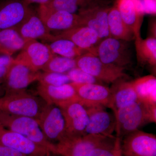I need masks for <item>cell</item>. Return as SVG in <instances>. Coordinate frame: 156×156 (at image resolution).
Segmentation results:
<instances>
[{"label": "cell", "instance_id": "1f68e13d", "mask_svg": "<svg viewBox=\"0 0 156 156\" xmlns=\"http://www.w3.org/2000/svg\"><path fill=\"white\" fill-rule=\"evenodd\" d=\"M71 83L79 84H101V82L78 67L74 68L66 73Z\"/></svg>", "mask_w": 156, "mask_h": 156}, {"label": "cell", "instance_id": "44dd1931", "mask_svg": "<svg viewBox=\"0 0 156 156\" xmlns=\"http://www.w3.org/2000/svg\"><path fill=\"white\" fill-rule=\"evenodd\" d=\"M56 39L71 41L81 49L92 52L101 41L95 31L86 26H79L58 32L55 34Z\"/></svg>", "mask_w": 156, "mask_h": 156}, {"label": "cell", "instance_id": "9c48e42d", "mask_svg": "<svg viewBox=\"0 0 156 156\" xmlns=\"http://www.w3.org/2000/svg\"><path fill=\"white\" fill-rule=\"evenodd\" d=\"M121 149L124 156H156V135L136 130L122 138Z\"/></svg>", "mask_w": 156, "mask_h": 156}, {"label": "cell", "instance_id": "74e56055", "mask_svg": "<svg viewBox=\"0 0 156 156\" xmlns=\"http://www.w3.org/2000/svg\"><path fill=\"white\" fill-rule=\"evenodd\" d=\"M4 128V126H2V123H1V122H0V128Z\"/></svg>", "mask_w": 156, "mask_h": 156}, {"label": "cell", "instance_id": "277c9868", "mask_svg": "<svg viewBox=\"0 0 156 156\" xmlns=\"http://www.w3.org/2000/svg\"><path fill=\"white\" fill-rule=\"evenodd\" d=\"M129 42L108 37L101 40L90 53L104 63L125 69L132 62Z\"/></svg>", "mask_w": 156, "mask_h": 156}, {"label": "cell", "instance_id": "3957f363", "mask_svg": "<svg viewBox=\"0 0 156 156\" xmlns=\"http://www.w3.org/2000/svg\"><path fill=\"white\" fill-rule=\"evenodd\" d=\"M44 105L25 90L6 92L0 98V111L15 115L37 119Z\"/></svg>", "mask_w": 156, "mask_h": 156}, {"label": "cell", "instance_id": "6da1fadb", "mask_svg": "<svg viewBox=\"0 0 156 156\" xmlns=\"http://www.w3.org/2000/svg\"><path fill=\"white\" fill-rule=\"evenodd\" d=\"M117 136L122 139L148 123H156V105H147L139 101L121 108L114 114Z\"/></svg>", "mask_w": 156, "mask_h": 156}, {"label": "cell", "instance_id": "ba28073f", "mask_svg": "<svg viewBox=\"0 0 156 156\" xmlns=\"http://www.w3.org/2000/svg\"><path fill=\"white\" fill-rule=\"evenodd\" d=\"M36 119L42 132L50 142H58L65 137V121L59 107L46 103Z\"/></svg>", "mask_w": 156, "mask_h": 156}, {"label": "cell", "instance_id": "e575fe53", "mask_svg": "<svg viewBox=\"0 0 156 156\" xmlns=\"http://www.w3.org/2000/svg\"><path fill=\"white\" fill-rule=\"evenodd\" d=\"M0 156H26L13 149L0 145Z\"/></svg>", "mask_w": 156, "mask_h": 156}, {"label": "cell", "instance_id": "5b68a950", "mask_svg": "<svg viewBox=\"0 0 156 156\" xmlns=\"http://www.w3.org/2000/svg\"><path fill=\"white\" fill-rule=\"evenodd\" d=\"M75 59L77 67L93 76L101 83L113 84L128 77L124 72V69L104 63L90 52H86Z\"/></svg>", "mask_w": 156, "mask_h": 156}, {"label": "cell", "instance_id": "f546056e", "mask_svg": "<svg viewBox=\"0 0 156 156\" xmlns=\"http://www.w3.org/2000/svg\"><path fill=\"white\" fill-rule=\"evenodd\" d=\"M89 0H52L45 5L48 8L54 11H64L71 14H76Z\"/></svg>", "mask_w": 156, "mask_h": 156}, {"label": "cell", "instance_id": "4dcf8cb0", "mask_svg": "<svg viewBox=\"0 0 156 156\" xmlns=\"http://www.w3.org/2000/svg\"><path fill=\"white\" fill-rule=\"evenodd\" d=\"M39 84L49 86H59L71 83L66 73L46 72L41 73Z\"/></svg>", "mask_w": 156, "mask_h": 156}, {"label": "cell", "instance_id": "2e32d148", "mask_svg": "<svg viewBox=\"0 0 156 156\" xmlns=\"http://www.w3.org/2000/svg\"><path fill=\"white\" fill-rule=\"evenodd\" d=\"M15 28L26 41L41 40L51 42L56 40L55 35L46 27L37 12L31 8L25 18Z\"/></svg>", "mask_w": 156, "mask_h": 156}, {"label": "cell", "instance_id": "30bf717a", "mask_svg": "<svg viewBox=\"0 0 156 156\" xmlns=\"http://www.w3.org/2000/svg\"><path fill=\"white\" fill-rule=\"evenodd\" d=\"M54 54L47 44L30 40L26 42L22 50L14 58V62L37 72L42 70Z\"/></svg>", "mask_w": 156, "mask_h": 156}, {"label": "cell", "instance_id": "9a60e30c", "mask_svg": "<svg viewBox=\"0 0 156 156\" xmlns=\"http://www.w3.org/2000/svg\"><path fill=\"white\" fill-rule=\"evenodd\" d=\"M105 108L101 106L86 108L89 120L85 135L113 136L112 134L115 130V115L107 111Z\"/></svg>", "mask_w": 156, "mask_h": 156}, {"label": "cell", "instance_id": "d6a6232c", "mask_svg": "<svg viewBox=\"0 0 156 156\" xmlns=\"http://www.w3.org/2000/svg\"><path fill=\"white\" fill-rule=\"evenodd\" d=\"M14 62V58L12 56L3 54L0 55V84H3Z\"/></svg>", "mask_w": 156, "mask_h": 156}, {"label": "cell", "instance_id": "603a6c76", "mask_svg": "<svg viewBox=\"0 0 156 156\" xmlns=\"http://www.w3.org/2000/svg\"><path fill=\"white\" fill-rule=\"evenodd\" d=\"M108 25L111 37L128 42L135 39L134 34L122 19L115 3L109 11Z\"/></svg>", "mask_w": 156, "mask_h": 156}, {"label": "cell", "instance_id": "4fadbf2b", "mask_svg": "<svg viewBox=\"0 0 156 156\" xmlns=\"http://www.w3.org/2000/svg\"><path fill=\"white\" fill-rule=\"evenodd\" d=\"M0 145L11 148L26 156H46L53 154L47 148L4 127L0 128Z\"/></svg>", "mask_w": 156, "mask_h": 156}, {"label": "cell", "instance_id": "7c38bea8", "mask_svg": "<svg viewBox=\"0 0 156 156\" xmlns=\"http://www.w3.org/2000/svg\"><path fill=\"white\" fill-rule=\"evenodd\" d=\"M71 84L75 89L79 102L85 107H110L112 97L110 88L101 84Z\"/></svg>", "mask_w": 156, "mask_h": 156}, {"label": "cell", "instance_id": "ac0fdd59", "mask_svg": "<svg viewBox=\"0 0 156 156\" xmlns=\"http://www.w3.org/2000/svg\"><path fill=\"white\" fill-rule=\"evenodd\" d=\"M41 72L33 71L23 65L14 62L3 83L5 93L25 90L36 81H38Z\"/></svg>", "mask_w": 156, "mask_h": 156}, {"label": "cell", "instance_id": "83f0119b", "mask_svg": "<svg viewBox=\"0 0 156 156\" xmlns=\"http://www.w3.org/2000/svg\"><path fill=\"white\" fill-rule=\"evenodd\" d=\"M76 67V59L54 54L42 70L46 72L66 73Z\"/></svg>", "mask_w": 156, "mask_h": 156}, {"label": "cell", "instance_id": "ffe728a7", "mask_svg": "<svg viewBox=\"0 0 156 156\" xmlns=\"http://www.w3.org/2000/svg\"><path fill=\"white\" fill-rule=\"evenodd\" d=\"M37 92L48 104L60 107L69 102H79L75 89L71 83L59 86L39 84Z\"/></svg>", "mask_w": 156, "mask_h": 156}, {"label": "cell", "instance_id": "4316f807", "mask_svg": "<svg viewBox=\"0 0 156 156\" xmlns=\"http://www.w3.org/2000/svg\"><path fill=\"white\" fill-rule=\"evenodd\" d=\"M47 44L54 54L66 58L75 59L87 52L66 39H56Z\"/></svg>", "mask_w": 156, "mask_h": 156}, {"label": "cell", "instance_id": "8d00e7d4", "mask_svg": "<svg viewBox=\"0 0 156 156\" xmlns=\"http://www.w3.org/2000/svg\"><path fill=\"white\" fill-rule=\"evenodd\" d=\"M5 93V90L3 84H0V98L3 97Z\"/></svg>", "mask_w": 156, "mask_h": 156}, {"label": "cell", "instance_id": "cb8c5ba5", "mask_svg": "<svg viewBox=\"0 0 156 156\" xmlns=\"http://www.w3.org/2000/svg\"><path fill=\"white\" fill-rule=\"evenodd\" d=\"M138 100L147 105H156V78L147 75L131 81Z\"/></svg>", "mask_w": 156, "mask_h": 156}, {"label": "cell", "instance_id": "8fae6325", "mask_svg": "<svg viewBox=\"0 0 156 156\" xmlns=\"http://www.w3.org/2000/svg\"><path fill=\"white\" fill-rule=\"evenodd\" d=\"M64 116L66 136H80L85 135L89 117L87 108L79 101H73L59 107Z\"/></svg>", "mask_w": 156, "mask_h": 156}, {"label": "cell", "instance_id": "5bb4252c", "mask_svg": "<svg viewBox=\"0 0 156 156\" xmlns=\"http://www.w3.org/2000/svg\"><path fill=\"white\" fill-rule=\"evenodd\" d=\"M37 12L50 32L54 31L58 32L82 26L80 17L77 14L54 11L45 5H40Z\"/></svg>", "mask_w": 156, "mask_h": 156}, {"label": "cell", "instance_id": "f35d334b", "mask_svg": "<svg viewBox=\"0 0 156 156\" xmlns=\"http://www.w3.org/2000/svg\"><path fill=\"white\" fill-rule=\"evenodd\" d=\"M46 156H54L52 155V154H50V155Z\"/></svg>", "mask_w": 156, "mask_h": 156}, {"label": "cell", "instance_id": "d6986e66", "mask_svg": "<svg viewBox=\"0 0 156 156\" xmlns=\"http://www.w3.org/2000/svg\"><path fill=\"white\" fill-rule=\"evenodd\" d=\"M118 10L123 21L134 34L140 37V29L144 12L141 0H116Z\"/></svg>", "mask_w": 156, "mask_h": 156}, {"label": "cell", "instance_id": "52a82bcc", "mask_svg": "<svg viewBox=\"0 0 156 156\" xmlns=\"http://www.w3.org/2000/svg\"><path fill=\"white\" fill-rule=\"evenodd\" d=\"M108 137L94 134L66 136L55 144L56 154L62 156H89L96 147Z\"/></svg>", "mask_w": 156, "mask_h": 156}, {"label": "cell", "instance_id": "7a4b0ae2", "mask_svg": "<svg viewBox=\"0 0 156 156\" xmlns=\"http://www.w3.org/2000/svg\"><path fill=\"white\" fill-rule=\"evenodd\" d=\"M0 122L4 128L22 134L37 144L47 148L52 154H56V145L45 136L36 119L15 115L0 111Z\"/></svg>", "mask_w": 156, "mask_h": 156}, {"label": "cell", "instance_id": "7402d4cb", "mask_svg": "<svg viewBox=\"0 0 156 156\" xmlns=\"http://www.w3.org/2000/svg\"><path fill=\"white\" fill-rule=\"evenodd\" d=\"M113 84L110 88L112 97L109 108L113 111L114 114L119 109L138 101L131 81H124L122 79Z\"/></svg>", "mask_w": 156, "mask_h": 156}, {"label": "cell", "instance_id": "836d02e7", "mask_svg": "<svg viewBox=\"0 0 156 156\" xmlns=\"http://www.w3.org/2000/svg\"><path fill=\"white\" fill-rule=\"evenodd\" d=\"M144 14H156V0H141Z\"/></svg>", "mask_w": 156, "mask_h": 156}, {"label": "cell", "instance_id": "e0dca14e", "mask_svg": "<svg viewBox=\"0 0 156 156\" xmlns=\"http://www.w3.org/2000/svg\"><path fill=\"white\" fill-rule=\"evenodd\" d=\"M24 0H5L0 3V31L14 28L26 17L30 9Z\"/></svg>", "mask_w": 156, "mask_h": 156}, {"label": "cell", "instance_id": "f1b7e54d", "mask_svg": "<svg viewBox=\"0 0 156 156\" xmlns=\"http://www.w3.org/2000/svg\"><path fill=\"white\" fill-rule=\"evenodd\" d=\"M121 140L118 136L108 137L92 151L89 156H122Z\"/></svg>", "mask_w": 156, "mask_h": 156}, {"label": "cell", "instance_id": "d590c367", "mask_svg": "<svg viewBox=\"0 0 156 156\" xmlns=\"http://www.w3.org/2000/svg\"><path fill=\"white\" fill-rule=\"evenodd\" d=\"M26 2L30 5L31 3H37L40 5H47L51 2L52 0H24Z\"/></svg>", "mask_w": 156, "mask_h": 156}, {"label": "cell", "instance_id": "484cf974", "mask_svg": "<svg viewBox=\"0 0 156 156\" xmlns=\"http://www.w3.org/2000/svg\"><path fill=\"white\" fill-rule=\"evenodd\" d=\"M135 49L137 59L143 64L155 66L156 65V39L149 37L143 39L141 36L135 38Z\"/></svg>", "mask_w": 156, "mask_h": 156}, {"label": "cell", "instance_id": "8992f818", "mask_svg": "<svg viewBox=\"0 0 156 156\" xmlns=\"http://www.w3.org/2000/svg\"><path fill=\"white\" fill-rule=\"evenodd\" d=\"M111 7L101 0H89L78 12L82 25L95 31L101 41L110 37L108 16Z\"/></svg>", "mask_w": 156, "mask_h": 156}, {"label": "cell", "instance_id": "d4e9b609", "mask_svg": "<svg viewBox=\"0 0 156 156\" xmlns=\"http://www.w3.org/2000/svg\"><path fill=\"white\" fill-rule=\"evenodd\" d=\"M26 42L15 27L0 31V54L12 56L22 50Z\"/></svg>", "mask_w": 156, "mask_h": 156}]
</instances>
